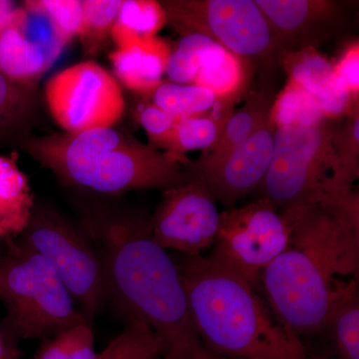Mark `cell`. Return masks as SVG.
<instances>
[{"instance_id":"cell-30","label":"cell","mask_w":359,"mask_h":359,"mask_svg":"<svg viewBox=\"0 0 359 359\" xmlns=\"http://www.w3.org/2000/svg\"><path fill=\"white\" fill-rule=\"evenodd\" d=\"M215 42L200 34L182 36L176 46H172L166 71L169 82L192 84L203 56Z\"/></svg>"},{"instance_id":"cell-26","label":"cell","mask_w":359,"mask_h":359,"mask_svg":"<svg viewBox=\"0 0 359 359\" xmlns=\"http://www.w3.org/2000/svg\"><path fill=\"white\" fill-rule=\"evenodd\" d=\"M166 344L147 325L130 321L124 330L98 353V359H163Z\"/></svg>"},{"instance_id":"cell-7","label":"cell","mask_w":359,"mask_h":359,"mask_svg":"<svg viewBox=\"0 0 359 359\" xmlns=\"http://www.w3.org/2000/svg\"><path fill=\"white\" fill-rule=\"evenodd\" d=\"M261 283L276 320L297 337L325 328L344 283L290 245L264 269Z\"/></svg>"},{"instance_id":"cell-24","label":"cell","mask_w":359,"mask_h":359,"mask_svg":"<svg viewBox=\"0 0 359 359\" xmlns=\"http://www.w3.org/2000/svg\"><path fill=\"white\" fill-rule=\"evenodd\" d=\"M36 86L21 83L0 73V139L29 124L37 108Z\"/></svg>"},{"instance_id":"cell-38","label":"cell","mask_w":359,"mask_h":359,"mask_svg":"<svg viewBox=\"0 0 359 359\" xmlns=\"http://www.w3.org/2000/svg\"><path fill=\"white\" fill-rule=\"evenodd\" d=\"M163 359H173V358H172L171 356L167 355V354H166V355H165V358Z\"/></svg>"},{"instance_id":"cell-20","label":"cell","mask_w":359,"mask_h":359,"mask_svg":"<svg viewBox=\"0 0 359 359\" xmlns=\"http://www.w3.org/2000/svg\"><path fill=\"white\" fill-rule=\"evenodd\" d=\"M278 60L289 81L308 92L316 101L334 82V63L318 49L280 52Z\"/></svg>"},{"instance_id":"cell-25","label":"cell","mask_w":359,"mask_h":359,"mask_svg":"<svg viewBox=\"0 0 359 359\" xmlns=\"http://www.w3.org/2000/svg\"><path fill=\"white\" fill-rule=\"evenodd\" d=\"M269 116L276 129L314 126L327 120L316 99L290 81L273 98Z\"/></svg>"},{"instance_id":"cell-21","label":"cell","mask_w":359,"mask_h":359,"mask_svg":"<svg viewBox=\"0 0 359 359\" xmlns=\"http://www.w3.org/2000/svg\"><path fill=\"white\" fill-rule=\"evenodd\" d=\"M342 359H359V302L355 280L344 282L325 325Z\"/></svg>"},{"instance_id":"cell-34","label":"cell","mask_w":359,"mask_h":359,"mask_svg":"<svg viewBox=\"0 0 359 359\" xmlns=\"http://www.w3.org/2000/svg\"><path fill=\"white\" fill-rule=\"evenodd\" d=\"M15 8L14 2L0 0V33L4 32V28L8 25L11 14Z\"/></svg>"},{"instance_id":"cell-2","label":"cell","mask_w":359,"mask_h":359,"mask_svg":"<svg viewBox=\"0 0 359 359\" xmlns=\"http://www.w3.org/2000/svg\"><path fill=\"white\" fill-rule=\"evenodd\" d=\"M178 266L194 327L210 353L233 359H306L299 337L273 318L254 287L204 255Z\"/></svg>"},{"instance_id":"cell-5","label":"cell","mask_w":359,"mask_h":359,"mask_svg":"<svg viewBox=\"0 0 359 359\" xmlns=\"http://www.w3.org/2000/svg\"><path fill=\"white\" fill-rule=\"evenodd\" d=\"M339 124L325 120L309 127L276 129L271 167L261 186L282 212L318 205L337 196L334 139Z\"/></svg>"},{"instance_id":"cell-11","label":"cell","mask_w":359,"mask_h":359,"mask_svg":"<svg viewBox=\"0 0 359 359\" xmlns=\"http://www.w3.org/2000/svg\"><path fill=\"white\" fill-rule=\"evenodd\" d=\"M221 212L217 201L197 181H189L163 192L150 219L153 238L164 250L187 256L212 249L218 233Z\"/></svg>"},{"instance_id":"cell-18","label":"cell","mask_w":359,"mask_h":359,"mask_svg":"<svg viewBox=\"0 0 359 359\" xmlns=\"http://www.w3.org/2000/svg\"><path fill=\"white\" fill-rule=\"evenodd\" d=\"M34 196L16 157L0 155V240L20 237L32 219Z\"/></svg>"},{"instance_id":"cell-27","label":"cell","mask_w":359,"mask_h":359,"mask_svg":"<svg viewBox=\"0 0 359 359\" xmlns=\"http://www.w3.org/2000/svg\"><path fill=\"white\" fill-rule=\"evenodd\" d=\"M344 124L337 126L334 139L337 162V191L340 194L353 192L359 176V106L346 116Z\"/></svg>"},{"instance_id":"cell-17","label":"cell","mask_w":359,"mask_h":359,"mask_svg":"<svg viewBox=\"0 0 359 359\" xmlns=\"http://www.w3.org/2000/svg\"><path fill=\"white\" fill-rule=\"evenodd\" d=\"M248 65L247 60L215 42L203 56L192 84L211 90L224 107L233 110L247 89Z\"/></svg>"},{"instance_id":"cell-16","label":"cell","mask_w":359,"mask_h":359,"mask_svg":"<svg viewBox=\"0 0 359 359\" xmlns=\"http://www.w3.org/2000/svg\"><path fill=\"white\" fill-rule=\"evenodd\" d=\"M273 98L275 97L269 89L250 94L244 106L233 110L229 116L215 145L207 152L202 153L197 160L189 163L191 178L218 164L261 127L268 119Z\"/></svg>"},{"instance_id":"cell-33","label":"cell","mask_w":359,"mask_h":359,"mask_svg":"<svg viewBox=\"0 0 359 359\" xmlns=\"http://www.w3.org/2000/svg\"><path fill=\"white\" fill-rule=\"evenodd\" d=\"M334 75L348 90L354 100L359 101V42L354 40L334 63Z\"/></svg>"},{"instance_id":"cell-37","label":"cell","mask_w":359,"mask_h":359,"mask_svg":"<svg viewBox=\"0 0 359 359\" xmlns=\"http://www.w3.org/2000/svg\"><path fill=\"white\" fill-rule=\"evenodd\" d=\"M6 346V344H4V339H2L1 335H0V358H1L2 354H4Z\"/></svg>"},{"instance_id":"cell-1","label":"cell","mask_w":359,"mask_h":359,"mask_svg":"<svg viewBox=\"0 0 359 359\" xmlns=\"http://www.w3.org/2000/svg\"><path fill=\"white\" fill-rule=\"evenodd\" d=\"M83 231L102 264L106 302L130 321L147 325L173 359L202 346L176 261L153 238L150 219L105 205L87 210Z\"/></svg>"},{"instance_id":"cell-29","label":"cell","mask_w":359,"mask_h":359,"mask_svg":"<svg viewBox=\"0 0 359 359\" xmlns=\"http://www.w3.org/2000/svg\"><path fill=\"white\" fill-rule=\"evenodd\" d=\"M37 359H98L92 323L85 321L45 339Z\"/></svg>"},{"instance_id":"cell-9","label":"cell","mask_w":359,"mask_h":359,"mask_svg":"<svg viewBox=\"0 0 359 359\" xmlns=\"http://www.w3.org/2000/svg\"><path fill=\"white\" fill-rule=\"evenodd\" d=\"M290 226L266 198L221 212L210 259L256 289L266 266L287 249Z\"/></svg>"},{"instance_id":"cell-36","label":"cell","mask_w":359,"mask_h":359,"mask_svg":"<svg viewBox=\"0 0 359 359\" xmlns=\"http://www.w3.org/2000/svg\"><path fill=\"white\" fill-rule=\"evenodd\" d=\"M18 356V351L13 344H6L4 353L0 359H16Z\"/></svg>"},{"instance_id":"cell-31","label":"cell","mask_w":359,"mask_h":359,"mask_svg":"<svg viewBox=\"0 0 359 359\" xmlns=\"http://www.w3.org/2000/svg\"><path fill=\"white\" fill-rule=\"evenodd\" d=\"M25 6L46 16L65 44L79 34L83 20V2L80 0H32Z\"/></svg>"},{"instance_id":"cell-3","label":"cell","mask_w":359,"mask_h":359,"mask_svg":"<svg viewBox=\"0 0 359 359\" xmlns=\"http://www.w3.org/2000/svg\"><path fill=\"white\" fill-rule=\"evenodd\" d=\"M22 147L66 185L102 195L166 189L192 181L186 158L112 128L27 136Z\"/></svg>"},{"instance_id":"cell-28","label":"cell","mask_w":359,"mask_h":359,"mask_svg":"<svg viewBox=\"0 0 359 359\" xmlns=\"http://www.w3.org/2000/svg\"><path fill=\"white\" fill-rule=\"evenodd\" d=\"M79 37L83 50L95 55L109 39L123 0H84Z\"/></svg>"},{"instance_id":"cell-8","label":"cell","mask_w":359,"mask_h":359,"mask_svg":"<svg viewBox=\"0 0 359 359\" xmlns=\"http://www.w3.org/2000/svg\"><path fill=\"white\" fill-rule=\"evenodd\" d=\"M167 23L182 36L200 34L248 62L278 58V49L256 0L162 1Z\"/></svg>"},{"instance_id":"cell-35","label":"cell","mask_w":359,"mask_h":359,"mask_svg":"<svg viewBox=\"0 0 359 359\" xmlns=\"http://www.w3.org/2000/svg\"><path fill=\"white\" fill-rule=\"evenodd\" d=\"M186 359H233L223 358V356H217L214 354L210 353L204 346H202L196 348L190 355Z\"/></svg>"},{"instance_id":"cell-22","label":"cell","mask_w":359,"mask_h":359,"mask_svg":"<svg viewBox=\"0 0 359 359\" xmlns=\"http://www.w3.org/2000/svg\"><path fill=\"white\" fill-rule=\"evenodd\" d=\"M151 97L154 105L178 119L205 115L211 110L233 111L224 107L211 90L196 84L162 82Z\"/></svg>"},{"instance_id":"cell-14","label":"cell","mask_w":359,"mask_h":359,"mask_svg":"<svg viewBox=\"0 0 359 359\" xmlns=\"http://www.w3.org/2000/svg\"><path fill=\"white\" fill-rule=\"evenodd\" d=\"M276 127L271 116L249 138L211 169L192 177L212 194L217 203L231 209L252 191L261 188L271 167Z\"/></svg>"},{"instance_id":"cell-4","label":"cell","mask_w":359,"mask_h":359,"mask_svg":"<svg viewBox=\"0 0 359 359\" xmlns=\"http://www.w3.org/2000/svg\"><path fill=\"white\" fill-rule=\"evenodd\" d=\"M0 257L4 332L14 339H47L89 321L50 264L20 238L6 241Z\"/></svg>"},{"instance_id":"cell-15","label":"cell","mask_w":359,"mask_h":359,"mask_svg":"<svg viewBox=\"0 0 359 359\" xmlns=\"http://www.w3.org/2000/svg\"><path fill=\"white\" fill-rule=\"evenodd\" d=\"M172 45L156 36L111 52L115 78L130 91L152 96L163 82Z\"/></svg>"},{"instance_id":"cell-6","label":"cell","mask_w":359,"mask_h":359,"mask_svg":"<svg viewBox=\"0 0 359 359\" xmlns=\"http://www.w3.org/2000/svg\"><path fill=\"white\" fill-rule=\"evenodd\" d=\"M18 238L50 264L87 320H95L107 302L100 257L85 231L52 208L35 203Z\"/></svg>"},{"instance_id":"cell-13","label":"cell","mask_w":359,"mask_h":359,"mask_svg":"<svg viewBox=\"0 0 359 359\" xmlns=\"http://www.w3.org/2000/svg\"><path fill=\"white\" fill-rule=\"evenodd\" d=\"M278 46V53L318 49L347 23L346 2L334 0H256Z\"/></svg>"},{"instance_id":"cell-10","label":"cell","mask_w":359,"mask_h":359,"mask_svg":"<svg viewBox=\"0 0 359 359\" xmlns=\"http://www.w3.org/2000/svg\"><path fill=\"white\" fill-rule=\"evenodd\" d=\"M52 119L66 133L112 128L121 119L125 98L114 75L95 61L69 66L44 87Z\"/></svg>"},{"instance_id":"cell-12","label":"cell","mask_w":359,"mask_h":359,"mask_svg":"<svg viewBox=\"0 0 359 359\" xmlns=\"http://www.w3.org/2000/svg\"><path fill=\"white\" fill-rule=\"evenodd\" d=\"M46 16L25 6L16 7L0 33V73L21 83H34L65 48Z\"/></svg>"},{"instance_id":"cell-19","label":"cell","mask_w":359,"mask_h":359,"mask_svg":"<svg viewBox=\"0 0 359 359\" xmlns=\"http://www.w3.org/2000/svg\"><path fill=\"white\" fill-rule=\"evenodd\" d=\"M166 25V13L160 1L123 0L110 37L117 48H125L154 39Z\"/></svg>"},{"instance_id":"cell-23","label":"cell","mask_w":359,"mask_h":359,"mask_svg":"<svg viewBox=\"0 0 359 359\" xmlns=\"http://www.w3.org/2000/svg\"><path fill=\"white\" fill-rule=\"evenodd\" d=\"M233 111L217 109L209 116L201 115L180 119L175 127L167 152L180 158H185L184 155L186 153L193 151L207 152L218 140Z\"/></svg>"},{"instance_id":"cell-32","label":"cell","mask_w":359,"mask_h":359,"mask_svg":"<svg viewBox=\"0 0 359 359\" xmlns=\"http://www.w3.org/2000/svg\"><path fill=\"white\" fill-rule=\"evenodd\" d=\"M138 120L147 135L149 145L156 150H164V152H167L173 137L175 127L180 119L160 109L152 103L141 109Z\"/></svg>"}]
</instances>
